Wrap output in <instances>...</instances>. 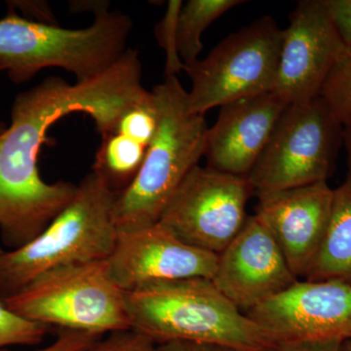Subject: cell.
Segmentation results:
<instances>
[{
    "mask_svg": "<svg viewBox=\"0 0 351 351\" xmlns=\"http://www.w3.org/2000/svg\"><path fill=\"white\" fill-rule=\"evenodd\" d=\"M343 142L348 152V162L351 175V119L343 125Z\"/></svg>",
    "mask_w": 351,
    "mask_h": 351,
    "instance_id": "obj_28",
    "label": "cell"
},
{
    "mask_svg": "<svg viewBox=\"0 0 351 351\" xmlns=\"http://www.w3.org/2000/svg\"><path fill=\"white\" fill-rule=\"evenodd\" d=\"M95 15L90 27L69 29L9 11L0 19V69L14 83L27 82L47 68L66 69L76 82L97 77L126 52L132 20L108 12L107 6Z\"/></svg>",
    "mask_w": 351,
    "mask_h": 351,
    "instance_id": "obj_4",
    "label": "cell"
},
{
    "mask_svg": "<svg viewBox=\"0 0 351 351\" xmlns=\"http://www.w3.org/2000/svg\"><path fill=\"white\" fill-rule=\"evenodd\" d=\"M257 197L255 216L276 239L293 274L306 278L326 233L334 189L319 182Z\"/></svg>",
    "mask_w": 351,
    "mask_h": 351,
    "instance_id": "obj_14",
    "label": "cell"
},
{
    "mask_svg": "<svg viewBox=\"0 0 351 351\" xmlns=\"http://www.w3.org/2000/svg\"><path fill=\"white\" fill-rule=\"evenodd\" d=\"M100 338L101 336L91 334V332L60 330L58 338L54 343L41 350L34 351H82ZM0 351L9 350L2 348Z\"/></svg>",
    "mask_w": 351,
    "mask_h": 351,
    "instance_id": "obj_24",
    "label": "cell"
},
{
    "mask_svg": "<svg viewBox=\"0 0 351 351\" xmlns=\"http://www.w3.org/2000/svg\"><path fill=\"white\" fill-rule=\"evenodd\" d=\"M252 195L245 176L197 165L184 178L159 223L186 244L218 255L243 228Z\"/></svg>",
    "mask_w": 351,
    "mask_h": 351,
    "instance_id": "obj_9",
    "label": "cell"
},
{
    "mask_svg": "<svg viewBox=\"0 0 351 351\" xmlns=\"http://www.w3.org/2000/svg\"><path fill=\"white\" fill-rule=\"evenodd\" d=\"M131 330L156 345L189 341L214 348L269 350V332L221 294L211 279L164 281L125 293Z\"/></svg>",
    "mask_w": 351,
    "mask_h": 351,
    "instance_id": "obj_2",
    "label": "cell"
},
{
    "mask_svg": "<svg viewBox=\"0 0 351 351\" xmlns=\"http://www.w3.org/2000/svg\"><path fill=\"white\" fill-rule=\"evenodd\" d=\"M152 94L156 132L135 180L115 198L113 221L117 232L158 223L171 198L206 149V119L189 112L188 92L177 76L165 77Z\"/></svg>",
    "mask_w": 351,
    "mask_h": 351,
    "instance_id": "obj_3",
    "label": "cell"
},
{
    "mask_svg": "<svg viewBox=\"0 0 351 351\" xmlns=\"http://www.w3.org/2000/svg\"><path fill=\"white\" fill-rule=\"evenodd\" d=\"M289 106L274 92L221 106L216 123L207 132V167L247 177Z\"/></svg>",
    "mask_w": 351,
    "mask_h": 351,
    "instance_id": "obj_15",
    "label": "cell"
},
{
    "mask_svg": "<svg viewBox=\"0 0 351 351\" xmlns=\"http://www.w3.org/2000/svg\"><path fill=\"white\" fill-rule=\"evenodd\" d=\"M343 351H351V339L343 343Z\"/></svg>",
    "mask_w": 351,
    "mask_h": 351,
    "instance_id": "obj_30",
    "label": "cell"
},
{
    "mask_svg": "<svg viewBox=\"0 0 351 351\" xmlns=\"http://www.w3.org/2000/svg\"><path fill=\"white\" fill-rule=\"evenodd\" d=\"M2 252H3V250H2V249H1V248H0V254H1V253H2Z\"/></svg>",
    "mask_w": 351,
    "mask_h": 351,
    "instance_id": "obj_32",
    "label": "cell"
},
{
    "mask_svg": "<svg viewBox=\"0 0 351 351\" xmlns=\"http://www.w3.org/2000/svg\"><path fill=\"white\" fill-rule=\"evenodd\" d=\"M49 331V327L21 317L0 301V350L10 346L38 345Z\"/></svg>",
    "mask_w": 351,
    "mask_h": 351,
    "instance_id": "obj_20",
    "label": "cell"
},
{
    "mask_svg": "<svg viewBox=\"0 0 351 351\" xmlns=\"http://www.w3.org/2000/svg\"><path fill=\"white\" fill-rule=\"evenodd\" d=\"M82 351H156V345L144 335L127 330L110 332Z\"/></svg>",
    "mask_w": 351,
    "mask_h": 351,
    "instance_id": "obj_23",
    "label": "cell"
},
{
    "mask_svg": "<svg viewBox=\"0 0 351 351\" xmlns=\"http://www.w3.org/2000/svg\"><path fill=\"white\" fill-rule=\"evenodd\" d=\"M319 97L341 125L351 119V48L339 55Z\"/></svg>",
    "mask_w": 351,
    "mask_h": 351,
    "instance_id": "obj_19",
    "label": "cell"
},
{
    "mask_svg": "<svg viewBox=\"0 0 351 351\" xmlns=\"http://www.w3.org/2000/svg\"><path fill=\"white\" fill-rule=\"evenodd\" d=\"M304 280L351 284V175L334 189L331 216L319 251Z\"/></svg>",
    "mask_w": 351,
    "mask_h": 351,
    "instance_id": "obj_16",
    "label": "cell"
},
{
    "mask_svg": "<svg viewBox=\"0 0 351 351\" xmlns=\"http://www.w3.org/2000/svg\"><path fill=\"white\" fill-rule=\"evenodd\" d=\"M267 351H343V343L335 341L278 343Z\"/></svg>",
    "mask_w": 351,
    "mask_h": 351,
    "instance_id": "obj_26",
    "label": "cell"
},
{
    "mask_svg": "<svg viewBox=\"0 0 351 351\" xmlns=\"http://www.w3.org/2000/svg\"><path fill=\"white\" fill-rule=\"evenodd\" d=\"M216 351H267V350H240V348H216Z\"/></svg>",
    "mask_w": 351,
    "mask_h": 351,
    "instance_id": "obj_29",
    "label": "cell"
},
{
    "mask_svg": "<svg viewBox=\"0 0 351 351\" xmlns=\"http://www.w3.org/2000/svg\"><path fill=\"white\" fill-rule=\"evenodd\" d=\"M0 71H1V69H0ZM7 129V127L5 124L3 123V122L0 121V135H1L2 133H3L4 131H5Z\"/></svg>",
    "mask_w": 351,
    "mask_h": 351,
    "instance_id": "obj_31",
    "label": "cell"
},
{
    "mask_svg": "<svg viewBox=\"0 0 351 351\" xmlns=\"http://www.w3.org/2000/svg\"><path fill=\"white\" fill-rule=\"evenodd\" d=\"M328 13L339 38L351 48V0H324Z\"/></svg>",
    "mask_w": 351,
    "mask_h": 351,
    "instance_id": "obj_25",
    "label": "cell"
},
{
    "mask_svg": "<svg viewBox=\"0 0 351 351\" xmlns=\"http://www.w3.org/2000/svg\"><path fill=\"white\" fill-rule=\"evenodd\" d=\"M4 304L49 328L99 336L131 330L125 292L113 282L107 260L50 270Z\"/></svg>",
    "mask_w": 351,
    "mask_h": 351,
    "instance_id": "obj_6",
    "label": "cell"
},
{
    "mask_svg": "<svg viewBox=\"0 0 351 351\" xmlns=\"http://www.w3.org/2000/svg\"><path fill=\"white\" fill-rule=\"evenodd\" d=\"M241 0H189L182 4L177 21L178 54L184 66L195 63L202 50L203 32L233 7L243 4Z\"/></svg>",
    "mask_w": 351,
    "mask_h": 351,
    "instance_id": "obj_18",
    "label": "cell"
},
{
    "mask_svg": "<svg viewBox=\"0 0 351 351\" xmlns=\"http://www.w3.org/2000/svg\"><path fill=\"white\" fill-rule=\"evenodd\" d=\"M346 46L324 0H302L283 29L274 93L288 105L319 98L321 90Z\"/></svg>",
    "mask_w": 351,
    "mask_h": 351,
    "instance_id": "obj_11",
    "label": "cell"
},
{
    "mask_svg": "<svg viewBox=\"0 0 351 351\" xmlns=\"http://www.w3.org/2000/svg\"><path fill=\"white\" fill-rule=\"evenodd\" d=\"M217 260V254L186 244L158 221L117 232L107 262L113 282L128 293L164 281L212 279Z\"/></svg>",
    "mask_w": 351,
    "mask_h": 351,
    "instance_id": "obj_12",
    "label": "cell"
},
{
    "mask_svg": "<svg viewBox=\"0 0 351 351\" xmlns=\"http://www.w3.org/2000/svg\"><path fill=\"white\" fill-rule=\"evenodd\" d=\"M182 5V1H170L165 17L156 27L157 39L166 52L165 77L177 76V73L184 71V64L178 54L176 40L177 21Z\"/></svg>",
    "mask_w": 351,
    "mask_h": 351,
    "instance_id": "obj_22",
    "label": "cell"
},
{
    "mask_svg": "<svg viewBox=\"0 0 351 351\" xmlns=\"http://www.w3.org/2000/svg\"><path fill=\"white\" fill-rule=\"evenodd\" d=\"M343 125L322 99L290 105L247 178L256 196L327 182Z\"/></svg>",
    "mask_w": 351,
    "mask_h": 351,
    "instance_id": "obj_8",
    "label": "cell"
},
{
    "mask_svg": "<svg viewBox=\"0 0 351 351\" xmlns=\"http://www.w3.org/2000/svg\"><path fill=\"white\" fill-rule=\"evenodd\" d=\"M151 98L142 84L138 53L132 49L87 82L69 84L50 76L16 97L11 125L0 135V232L7 247L14 250L36 239L77 191V184H48L39 174V154L51 127L82 112L101 136L108 135L127 110Z\"/></svg>",
    "mask_w": 351,
    "mask_h": 351,
    "instance_id": "obj_1",
    "label": "cell"
},
{
    "mask_svg": "<svg viewBox=\"0 0 351 351\" xmlns=\"http://www.w3.org/2000/svg\"><path fill=\"white\" fill-rule=\"evenodd\" d=\"M156 351H216V348L189 341H170L157 345Z\"/></svg>",
    "mask_w": 351,
    "mask_h": 351,
    "instance_id": "obj_27",
    "label": "cell"
},
{
    "mask_svg": "<svg viewBox=\"0 0 351 351\" xmlns=\"http://www.w3.org/2000/svg\"><path fill=\"white\" fill-rule=\"evenodd\" d=\"M117 195L94 172L85 176L75 197L43 232L0 254V301L50 270L108 260L117 237L113 221Z\"/></svg>",
    "mask_w": 351,
    "mask_h": 351,
    "instance_id": "obj_5",
    "label": "cell"
},
{
    "mask_svg": "<svg viewBox=\"0 0 351 351\" xmlns=\"http://www.w3.org/2000/svg\"><path fill=\"white\" fill-rule=\"evenodd\" d=\"M274 343L351 339V284L299 280L246 314Z\"/></svg>",
    "mask_w": 351,
    "mask_h": 351,
    "instance_id": "obj_10",
    "label": "cell"
},
{
    "mask_svg": "<svg viewBox=\"0 0 351 351\" xmlns=\"http://www.w3.org/2000/svg\"><path fill=\"white\" fill-rule=\"evenodd\" d=\"M283 29L270 16L230 34L205 59L184 66L191 80L189 112H205L276 89Z\"/></svg>",
    "mask_w": 351,
    "mask_h": 351,
    "instance_id": "obj_7",
    "label": "cell"
},
{
    "mask_svg": "<svg viewBox=\"0 0 351 351\" xmlns=\"http://www.w3.org/2000/svg\"><path fill=\"white\" fill-rule=\"evenodd\" d=\"M214 285L247 314L297 282L267 226L254 215L218 254Z\"/></svg>",
    "mask_w": 351,
    "mask_h": 351,
    "instance_id": "obj_13",
    "label": "cell"
},
{
    "mask_svg": "<svg viewBox=\"0 0 351 351\" xmlns=\"http://www.w3.org/2000/svg\"><path fill=\"white\" fill-rule=\"evenodd\" d=\"M152 92V91H151ZM157 128V113L154 98L132 107L120 117L112 132L123 134L149 147Z\"/></svg>",
    "mask_w": 351,
    "mask_h": 351,
    "instance_id": "obj_21",
    "label": "cell"
},
{
    "mask_svg": "<svg viewBox=\"0 0 351 351\" xmlns=\"http://www.w3.org/2000/svg\"><path fill=\"white\" fill-rule=\"evenodd\" d=\"M147 151V147L138 141L112 132L101 136L92 172L119 195L135 180L144 163Z\"/></svg>",
    "mask_w": 351,
    "mask_h": 351,
    "instance_id": "obj_17",
    "label": "cell"
}]
</instances>
